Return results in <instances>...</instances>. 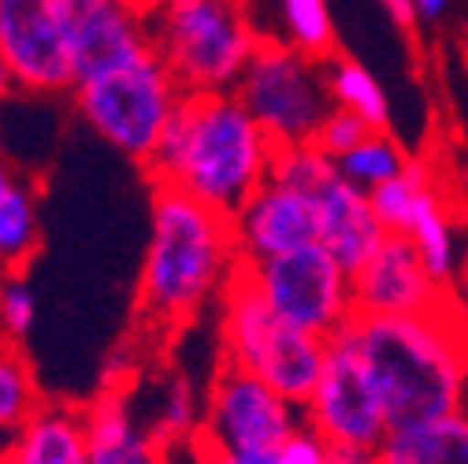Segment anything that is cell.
<instances>
[{
  "instance_id": "cell-21",
  "label": "cell",
  "mask_w": 468,
  "mask_h": 464,
  "mask_svg": "<svg viewBox=\"0 0 468 464\" xmlns=\"http://www.w3.org/2000/svg\"><path fill=\"white\" fill-rule=\"evenodd\" d=\"M409 163H413V160H409V153H405L387 131H372L361 145H354L349 153H342V156L335 160L338 175H342L349 186L365 190V194L376 190V186H383L387 179L401 175Z\"/></svg>"
},
{
  "instance_id": "cell-33",
  "label": "cell",
  "mask_w": 468,
  "mask_h": 464,
  "mask_svg": "<svg viewBox=\"0 0 468 464\" xmlns=\"http://www.w3.org/2000/svg\"><path fill=\"white\" fill-rule=\"evenodd\" d=\"M450 5L453 0H413V12L420 23H439V19H446Z\"/></svg>"
},
{
  "instance_id": "cell-12",
  "label": "cell",
  "mask_w": 468,
  "mask_h": 464,
  "mask_svg": "<svg viewBox=\"0 0 468 464\" xmlns=\"http://www.w3.org/2000/svg\"><path fill=\"white\" fill-rule=\"evenodd\" d=\"M75 82L149 45L145 12L134 0H56Z\"/></svg>"
},
{
  "instance_id": "cell-31",
  "label": "cell",
  "mask_w": 468,
  "mask_h": 464,
  "mask_svg": "<svg viewBox=\"0 0 468 464\" xmlns=\"http://www.w3.org/2000/svg\"><path fill=\"white\" fill-rule=\"evenodd\" d=\"M327 464H379L376 449H354V446H331Z\"/></svg>"
},
{
  "instance_id": "cell-9",
  "label": "cell",
  "mask_w": 468,
  "mask_h": 464,
  "mask_svg": "<svg viewBox=\"0 0 468 464\" xmlns=\"http://www.w3.org/2000/svg\"><path fill=\"white\" fill-rule=\"evenodd\" d=\"M242 264L250 268L271 312L290 327L331 338L338 327H346L357 316L349 271L320 242L294 249V253H282V257L257 260V264L250 260Z\"/></svg>"
},
{
  "instance_id": "cell-34",
  "label": "cell",
  "mask_w": 468,
  "mask_h": 464,
  "mask_svg": "<svg viewBox=\"0 0 468 464\" xmlns=\"http://www.w3.org/2000/svg\"><path fill=\"white\" fill-rule=\"evenodd\" d=\"M12 90H16L12 71H8V64H5V56H0V104H5V100L12 97Z\"/></svg>"
},
{
  "instance_id": "cell-5",
  "label": "cell",
  "mask_w": 468,
  "mask_h": 464,
  "mask_svg": "<svg viewBox=\"0 0 468 464\" xmlns=\"http://www.w3.org/2000/svg\"><path fill=\"white\" fill-rule=\"evenodd\" d=\"M145 26L183 93H230L264 41L246 0H183L145 16Z\"/></svg>"
},
{
  "instance_id": "cell-26",
  "label": "cell",
  "mask_w": 468,
  "mask_h": 464,
  "mask_svg": "<svg viewBox=\"0 0 468 464\" xmlns=\"http://www.w3.org/2000/svg\"><path fill=\"white\" fill-rule=\"evenodd\" d=\"M338 175V167L331 156H324L313 142L309 145H282L275 149L271 156V171H268V179L279 183V186H290V190H302L309 197L320 194V186L327 179Z\"/></svg>"
},
{
  "instance_id": "cell-3",
  "label": "cell",
  "mask_w": 468,
  "mask_h": 464,
  "mask_svg": "<svg viewBox=\"0 0 468 464\" xmlns=\"http://www.w3.org/2000/svg\"><path fill=\"white\" fill-rule=\"evenodd\" d=\"M349 323L379 386L390 431L461 409L468 350L457 323H450L439 309L405 316L357 312Z\"/></svg>"
},
{
  "instance_id": "cell-2",
  "label": "cell",
  "mask_w": 468,
  "mask_h": 464,
  "mask_svg": "<svg viewBox=\"0 0 468 464\" xmlns=\"http://www.w3.org/2000/svg\"><path fill=\"white\" fill-rule=\"evenodd\" d=\"M242 264L230 216L153 183V223L138 279V312L156 327L197 320Z\"/></svg>"
},
{
  "instance_id": "cell-25",
  "label": "cell",
  "mask_w": 468,
  "mask_h": 464,
  "mask_svg": "<svg viewBox=\"0 0 468 464\" xmlns=\"http://www.w3.org/2000/svg\"><path fill=\"white\" fill-rule=\"evenodd\" d=\"M409 238H413V246L420 249L424 268L431 271V279L439 286L453 279V271H457V235H453V223H450L442 201L435 197V190L420 201V212L413 219Z\"/></svg>"
},
{
  "instance_id": "cell-36",
  "label": "cell",
  "mask_w": 468,
  "mask_h": 464,
  "mask_svg": "<svg viewBox=\"0 0 468 464\" xmlns=\"http://www.w3.org/2000/svg\"><path fill=\"white\" fill-rule=\"evenodd\" d=\"M0 275H5V271H0Z\"/></svg>"
},
{
  "instance_id": "cell-28",
  "label": "cell",
  "mask_w": 468,
  "mask_h": 464,
  "mask_svg": "<svg viewBox=\"0 0 468 464\" xmlns=\"http://www.w3.org/2000/svg\"><path fill=\"white\" fill-rule=\"evenodd\" d=\"M368 134H372V127L361 120V115L346 111V108H331L327 120H324L320 131H316V138H313V145H316L324 156L338 160L342 153H349L354 145H361Z\"/></svg>"
},
{
  "instance_id": "cell-19",
  "label": "cell",
  "mask_w": 468,
  "mask_h": 464,
  "mask_svg": "<svg viewBox=\"0 0 468 464\" xmlns=\"http://www.w3.org/2000/svg\"><path fill=\"white\" fill-rule=\"evenodd\" d=\"M41 249L37 194L0 156V271H23Z\"/></svg>"
},
{
  "instance_id": "cell-6",
  "label": "cell",
  "mask_w": 468,
  "mask_h": 464,
  "mask_svg": "<svg viewBox=\"0 0 468 464\" xmlns=\"http://www.w3.org/2000/svg\"><path fill=\"white\" fill-rule=\"evenodd\" d=\"M75 111L82 123L115 153L134 163H149L167 120L183 100L179 82L171 79L153 45L123 56L97 75H86L71 86Z\"/></svg>"
},
{
  "instance_id": "cell-14",
  "label": "cell",
  "mask_w": 468,
  "mask_h": 464,
  "mask_svg": "<svg viewBox=\"0 0 468 464\" xmlns=\"http://www.w3.org/2000/svg\"><path fill=\"white\" fill-rule=\"evenodd\" d=\"M234 242L242 260L257 264L268 257H282L320 242V208L316 197L290 190L279 183H264L239 212L230 216Z\"/></svg>"
},
{
  "instance_id": "cell-4",
  "label": "cell",
  "mask_w": 468,
  "mask_h": 464,
  "mask_svg": "<svg viewBox=\"0 0 468 464\" xmlns=\"http://www.w3.org/2000/svg\"><path fill=\"white\" fill-rule=\"evenodd\" d=\"M327 357V338L282 323L257 290L246 264L219 294V361L261 375L271 390L305 409Z\"/></svg>"
},
{
  "instance_id": "cell-29",
  "label": "cell",
  "mask_w": 468,
  "mask_h": 464,
  "mask_svg": "<svg viewBox=\"0 0 468 464\" xmlns=\"http://www.w3.org/2000/svg\"><path fill=\"white\" fill-rule=\"evenodd\" d=\"M331 460V446L327 438H320L309 424H302L294 435H290L275 453L271 464H327Z\"/></svg>"
},
{
  "instance_id": "cell-20",
  "label": "cell",
  "mask_w": 468,
  "mask_h": 464,
  "mask_svg": "<svg viewBox=\"0 0 468 464\" xmlns=\"http://www.w3.org/2000/svg\"><path fill=\"white\" fill-rule=\"evenodd\" d=\"M324 71H327V90H331L335 108H346V111L361 115L372 131H387V123H390L387 90L379 86V79L361 60L335 52L331 60H324Z\"/></svg>"
},
{
  "instance_id": "cell-17",
  "label": "cell",
  "mask_w": 468,
  "mask_h": 464,
  "mask_svg": "<svg viewBox=\"0 0 468 464\" xmlns=\"http://www.w3.org/2000/svg\"><path fill=\"white\" fill-rule=\"evenodd\" d=\"M0 464H86L82 409L41 401V409L12 435Z\"/></svg>"
},
{
  "instance_id": "cell-32",
  "label": "cell",
  "mask_w": 468,
  "mask_h": 464,
  "mask_svg": "<svg viewBox=\"0 0 468 464\" xmlns=\"http://www.w3.org/2000/svg\"><path fill=\"white\" fill-rule=\"evenodd\" d=\"M383 8H387V16L401 26V30H413L420 19H417V12H413V0H383Z\"/></svg>"
},
{
  "instance_id": "cell-11",
  "label": "cell",
  "mask_w": 468,
  "mask_h": 464,
  "mask_svg": "<svg viewBox=\"0 0 468 464\" xmlns=\"http://www.w3.org/2000/svg\"><path fill=\"white\" fill-rule=\"evenodd\" d=\"M0 56L23 93H71L75 71L56 0H0Z\"/></svg>"
},
{
  "instance_id": "cell-13",
  "label": "cell",
  "mask_w": 468,
  "mask_h": 464,
  "mask_svg": "<svg viewBox=\"0 0 468 464\" xmlns=\"http://www.w3.org/2000/svg\"><path fill=\"white\" fill-rule=\"evenodd\" d=\"M354 309L361 316H405L439 309V282L424 268L420 249L409 235H387L379 249L349 275Z\"/></svg>"
},
{
  "instance_id": "cell-24",
  "label": "cell",
  "mask_w": 468,
  "mask_h": 464,
  "mask_svg": "<svg viewBox=\"0 0 468 464\" xmlns=\"http://www.w3.org/2000/svg\"><path fill=\"white\" fill-rule=\"evenodd\" d=\"M428 194H431L428 171L420 163H409L401 175H394L383 186L368 190V201H372V212L383 223L387 235H409V230H413L417 212H420V201Z\"/></svg>"
},
{
  "instance_id": "cell-23",
  "label": "cell",
  "mask_w": 468,
  "mask_h": 464,
  "mask_svg": "<svg viewBox=\"0 0 468 464\" xmlns=\"http://www.w3.org/2000/svg\"><path fill=\"white\" fill-rule=\"evenodd\" d=\"M37 409L41 394L23 350L0 338V435H16Z\"/></svg>"
},
{
  "instance_id": "cell-30",
  "label": "cell",
  "mask_w": 468,
  "mask_h": 464,
  "mask_svg": "<svg viewBox=\"0 0 468 464\" xmlns=\"http://www.w3.org/2000/svg\"><path fill=\"white\" fill-rule=\"evenodd\" d=\"M194 464H271V453L268 457H242V453H227V449H216V446H208V442L197 438Z\"/></svg>"
},
{
  "instance_id": "cell-22",
  "label": "cell",
  "mask_w": 468,
  "mask_h": 464,
  "mask_svg": "<svg viewBox=\"0 0 468 464\" xmlns=\"http://www.w3.org/2000/svg\"><path fill=\"white\" fill-rule=\"evenodd\" d=\"M275 5H279V19H282L279 41L294 45L298 52L313 56L320 64L338 52L335 19H331L327 0H275Z\"/></svg>"
},
{
  "instance_id": "cell-1",
  "label": "cell",
  "mask_w": 468,
  "mask_h": 464,
  "mask_svg": "<svg viewBox=\"0 0 468 464\" xmlns=\"http://www.w3.org/2000/svg\"><path fill=\"white\" fill-rule=\"evenodd\" d=\"M275 145L234 93H183L145 175L234 216L271 171Z\"/></svg>"
},
{
  "instance_id": "cell-18",
  "label": "cell",
  "mask_w": 468,
  "mask_h": 464,
  "mask_svg": "<svg viewBox=\"0 0 468 464\" xmlns=\"http://www.w3.org/2000/svg\"><path fill=\"white\" fill-rule=\"evenodd\" d=\"M379 464H468V413H446L424 424L387 431Z\"/></svg>"
},
{
  "instance_id": "cell-8",
  "label": "cell",
  "mask_w": 468,
  "mask_h": 464,
  "mask_svg": "<svg viewBox=\"0 0 468 464\" xmlns=\"http://www.w3.org/2000/svg\"><path fill=\"white\" fill-rule=\"evenodd\" d=\"M305 424L327 438V446H354V449H379L390 431L379 386L365 364L354 323L338 327L327 338V357L313 397L305 401Z\"/></svg>"
},
{
  "instance_id": "cell-7",
  "label": "cell",
  "mask_w": 468,
  "mask_h": 464,
  "mask_svg": "<svg viewBox=\"0 0 468 464\" xmlns=\"http://www.w3.org/2000/svg\"><path fill=\"white\" fill-rule=\"evenodd\" d=\"M230 93L242 100L275 149L309 145L335 108L324 64L279 37H264L257 45Z\"/></svg>"
},
{
  "instance_id": "cell-16",
  "label": "cell",
  "mask_w": 468,
  "mask_h": 464,
  "mask_svg": "<svg viewBox=\"0 0 468 464\" xmlns=\"http://www.w3.org/2000/svg\"><path fill=\"white\" fill-rule=\"evenodd\" d=\"M86 464H167L164 446L142 427L123 390H104L82 409Z\"/></svg>"
},
{
  "instance_id": "cell-35",
  "label": "cell",
  "mask_w": 468,
  "mask_h": 464,
  "mask_svg": "<svg viewBox=\"0 0 468 464\" xmlns=\"http://www.w3.org/2000/svg\"><path fill=\"white\" fill-rule=\"evenodd\" d=\"M134 5L145 12V16H153V12H164V8H175V5H183V0H134Z\"/></svg>"
},
{
  "instance_id": "cell-10",
  "label": "cell",
  "mask_w": 468,
  "mask_h": 464,
  "mask_svg": "<svg viewBox=\"0 0 468 464\" xmlns=\"http://www.w3.org/2000/svg\"><path fill=\"white\" fill-rule=\"evenodd\" d=\"M305 424L302 405L286 401L261 375L223 364L216 368L205 397L197 438L242 457H268Z\"/></svg>"
},
{
  "instance_id": "cell-15",
  "label": "cell",
  "mask_w": 468,
  "mask_h": 464,
  "mask_svg": "<svg viewBox=\"0 0 468 464\" xmlns=\"http://www.w3.org/2000/svg\"><path fill=\"white\" fill-rule=\"evenodd\" d=\"M320 208V246L354 275L387 238L383 223L372 212V201L365 190L349 186L342 175L327 179L316 194Z\"/></svg>"
},
{
  "instance_id": "cell-27",
  "label": "cell",
  "mask_w": 468,
  "mask_h": 464,
  "mask_svg": "<svg viewBox=\"0 0 468 464\" xmlns=\"http://www.w3.org/2000/svg\"><path fill=\"white\" fill-rule=\"evenodd\" d=\"M37 320V298L23 271H5L0 275V338L5 342H23Z\"/></svg>"
}]
</instances>
